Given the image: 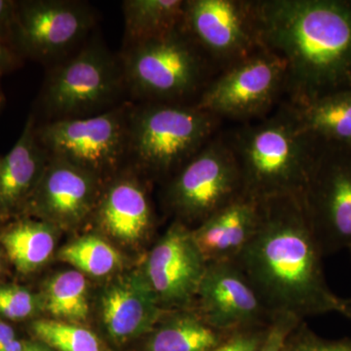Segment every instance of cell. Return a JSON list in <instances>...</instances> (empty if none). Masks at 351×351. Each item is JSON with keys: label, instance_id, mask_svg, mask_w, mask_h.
Returning a JSON list of instances; mask_svg holds the SVG:
<instances>
[{"label": "cell", "instance_id": "obj_29", "mask_svg": "<svg viewBox=\"0 0 351 351\" xmlns=\"http://www.w3.org/2000/svg\"><path fill=\"white\" fill-rule=\"evenodd\" d=\"M302 321L291 314H274L258 351H282L289 336Z\"/></svg>", "mask_w": 351, "mask_h": 351}, {"label": "cell", "instance_id": "obj_36", "mask_svg": "<svg viewBox=\"0 0 351 351\" xmlns=\"http://www.w3.org/2000/svg\"><path fill=\"white\" fill-rule=\"evenodd\" d=\"M24 351H51L50 348L43 343L36 341H27Z\"/></svg>", "mask_w": 351, "mask_h": 351}, {"label": "cell", "instance_id": "obj_9", "mask_svg": "<svg viewBox=\"0 0 351 351\" xmlns=\"http://www.w3.org/2000/svg\"><path fill=\"white\" fill-rule=\"evenodd\" d=\"M323 256L351 249V147L319 143L302 193Z\"/></svg>", "mask_w": 351, "mask_h": 351}, {"label": "cell", "instance_id": "obj_40", "mask_svg": "<svg viewBox=\"0 0 351 351\" xmlns=\"http://www.w3.org/2000/svg\"><path fill=\"white\" fill-rule=\"evenodd\" d=\"M350 256H351V249H350Z\"/></svg>", "mask_w": 351, "mask_h": 351}, {"label": "cell", "instance_id": "obj_8", "mask_svg": "<svg viewBox=\"0 0 351 351\" xmlns=\"http://www.w3.org/2000/svg\"><path fill=\"white\" fill-rule=\"evenodd\" d=\"M242 195L237 159L225 135L217 134L172 176L165 199L176 221L193 230Z\"/></svg>", "mask_w": 351, "mask_h": 351}, {"label": "cell", "instance_id": "obj_25", "mask_svg": "<svg viewBox=\"0 0 351 351\" xmlns=\"http://www.w3.org/2000/svg\"><path fill=\"white\" fill-rule=\"evenodd\" d=\"M58 257L84 276H112L121 267V254L112 244L97 234H84L69 242Z\"/></svg>", "mask_w": 351, "mask_h": 351}, {"label": "cell", "instance_id": "obj_37", "mask_svg": "<svg viewBox=\"0 0 351 351\" xmlns=\"http://www.w3.org/2000/svg\"><path fill=\"white\" fill-rule=\"evenodd\" d=\"M7 260L5 254L0 247V284H1L2 276H3L4 270H5V261Z\"/></svg>", "mask_w": 351, "mask_h": 351}, {"label": "cell", "instance_id": "obj_1", "mask_svg": "<svg viewBox=\"0 0 351 351\" xmlns=\"http://www.w3.org/2000/svg\"><path fill=\"white\" fill-rule=\"evenodd\" d=\"M323 257L302 195H293L260 201L257 230L234 262L270 313L304 321L338 311Z\"/></svg>", "mask_w": 351, "mask_h": 351}, {"label": "cell", "instance_id": "obj_39", "mask_svg": "<svg viewBox=\"0 0 351 351\" xmlns=\"http://www.w3.org/2000/svg\"><path fill=\"white\" fill-rule=\"evenodd\" d=\"M2 218H4V217L1 216V215H0V219H1Z\"/></svg>", "mask_w": 351, "mask_h": 351}, {"label": "cell", "instance_id": "obj_26", "mask_svg": "<svg viewBox=\"0 0 351 351\" xmlns=\"http://www.w3.org/2000/svg\"><path fill=\"white\" fill-rule=\"evenodd\" d=\"M34 336L57 351H107L95 332L75 323L46 318L32 321Z\"/></svg>", "mask_w": 351, "mask_h": 351}, {"label": "cell", "instance_id": "obj_35", "mask_svg": "<svg viewBox=\"0 0 351 351\" xmlns=\"http://www.w3.org/2000/svg\"><path fill=\"white\" fill-rule=\"evenodd\" d=\"M337 313H341L346 318L351 321V299L339 298V306Z\"/></svg>", "mask_w": 351, "mask_h": 351}, {"label": "cell", "instance_id": "obj_3", "mask_svg": "<svg viewBox=\"0 0 351 351\" xmlns=\"http://www.w3.org/2000/svg\"><path fill=\"white\" fill-rule=\"evenodd\" d=\"M239 165L244 195L263 201L302 195L319 142L283 103L271 117L223 134Z\"/></svg>", "mask_w": 351, "mask_h": 351}, {"label": "cell", "instance_id": "obj_16", "mask_svg": "<svg viewBox=\"0 0 351 351\" xmlns=\"http://www.w3.org/2000/svg\"><path fill=\"white\" fill-rule=\"evenodd\" d=\"M99 319L113 343L147 336L164 313L142 269L113 277L101 290Z\"/></svg>", "mask_w": 351, "mask_h": 351}, {"label": "cell", "instance_id": "obj_38", "mask_svg": "<svg viewBox=\"0 0 351 351\" xmlns=\"http://www.w3.org/2000/svg\"><path fill=\"white\" fill-rule=\"evenodd\" d=\"M3 95H2L1 91H0V110H1L2 105H3Z\"/></svg>", "mask_w": 351, "mask_h": 351}, {"label": "cell", "instance_id": "obj_31", "mask_svg": "<svg viewBox=\"0 0 351 351\" xmlns=\"http://www.w3.org/2000/svg\"><path fill=\"white\" fill-rule=\"evenodd\" d=\"M17 2L0 0V39L11 45V29ZM12 46V45H11Z\"/></svg>", "mask_w": 351, "mask_h": 351}, {"label": "cell", "instance_id": "obj_34", "mask_svg": "<svg viewBox=\"0 0 351 351\" xmlns=\"http://www.w3.org/2000/svg\"><path fill=\"white\" fill-rule=\"evenodd\" d=\"M27 341L18 338L0 345V351H24Z\"/></svg>", "mask_w": 351, "mask_h": 351}, {"label": "cell", "instance_id": "obj_10", "mask_svg": "<svg viewBox=\"0 0 351 351\" xmlns=\"http://www.w3.org/2000/svg\"><path fill=\"white\" fill-rule=\"evenodd\" d=\"M285 82L283 60L262 48L215 76L195 105L221 120L265 119L285 94Z\"/></svg>", "mask_w": 351, "mask_h": 351}, {"label": "cell", "instance_id": "obj_14", "mask_svg": "<svg viewBox=\"0 0 351 351\" xmlns=\"http://www.w3.org/2000/svg\"><path fill=\"white\" fill-rule=\"evenodd\" d=\"M207 262L191 228L174 221L147 253L143 274L164 311L191 308Z\"/></svg>", "mask_w": 351, "mask_h": 351}, {"label": "cell", "instance_id": "obj_6", "mask_svg": "<svg viewBox=\"0 0 351 351\" xmlns=\"http://www.w3.org/2000/svg\"><path fill=\"white\" fill-rule=\"evenodd\" d=\"M125 90L119 57L99 39H92L53 64L39 101L47 122L83 119L119 107Z\"/></svg>", "mask_w": 351, "mask_h": 351}, {"label": "cell", "instance_id": "obj_21", "mask_svg": "<svg viewBox=\"0 0 351 351\" xmlns=\"http://www.w3.org/2000/svg\"><path fill=\"white\" fill-rule=\"evenodd\" d=\"M58 230L56 226L40 219H21L0 232V247L19 274H31L52 257Z\"/></svg>", "mask_w": 351, "mask_h": 351}, {"label": "cell", "instance_id": "obj_32", "mask_svg": "<svg viewBox=\"0 0 351 351\" xmlns=\"http://www.w3.org/2000/svg\"><path fill=\"white\" fill-rule=\"evenodd\" d=\"M19 59L12 46L0 39V75L12 71L19 64Z\"/></svg>", "mask_w": 351, "mask_h": 351}, {"label": "cell", "instance_id": "obj_7", "mask_svg": "<svg viewBox=\"0 0 351 351\" xmlns=\"http://www.w3.org/2000/svg\"><path fill=\"white\" fill-rule=\"evenodd\" d=\"M131 104L94 117L57 120L36 127L40 145L50 157L63 159L105 182L128 154Z\"/></svg>", "mask_w": 351, "mask_h": 351}, {"label": "cell", "instance_id": "obj_17", "mask_svg": "<svg viewBox=\"0 0 351 351\" xmlns=\"http://www.w3.org/2000/svg\"><path fill=\"white\" fill-rule=\"evenodd\" d=\"M93 215L101 232L120 244L138 246L151 237V200L136 175H119L104 186Z\"/></svg>", "mask_w": 351, "mask_h": 351}, {"label": "cell", "instance_id": "obj_4", "mask_svg": "<svg viewBox=\"0 0 351 351\" xmlns=\"http://www.w3.org/2000/svg\"><path fill=\"white\" fill-rule=\"evenodd\" d=\"M119 59L127 90L145 103L189 104L213 80V66L182 25L124 45Z\"/></svg>", "mask_w": 351, "mask_h": 351}, {"label": "cell", "instance_id": "obj_18", "mask_svg": "<svg viewBox=\"0 0 351 351\" xmlns=\"http://www.w3.org/2000/svg\"><path fill=\"white\" fill-rule=\"evenodd\" d=\"M258 218L260 201L242 195L191 232L207 263L234 261L253 237Z\"/></svg>", "mask_w": 351, "mask_h": 351}, {"label": "cell", "instance_id": "obj_28", "mask_svg": "<svg viewBox=\"0 0 351 351\" xmlns=\"http://www.w3.org/2000/svg\"><path fill=\"white\" fill-rule=\"evenodd\" d=\"M282 351H351V339L329 341L320 338L302 321L289 336Z\"/></svg>", "mask_w": 351, "mask_h": 351}, {"label": "cell", "instance_id": "obj_22", "mask_svg": "<svg viewBox=\"0 0 351 351\" xmlns=\"http://www.w3.org/2000/svg\"><path fill=\"white\" fill-rule=\"evenodd\" d=\"M289 108L300 127L319 143L351 147V89Z\"/></svg>", "mask_w": 351, "mask_h": 351}, {"label": "cell", "instance_id": "obj_15", "mask_svg": "<svg viewBox=\"0 0 351 351\" xmlns=\"http://www.w3.org/2000/svg\"><path fill=\"white\" fill-rule=\"evenodd\" d=\"M104 184L91 173L49 156L22 213L46 221L58 230L77 228L93 215Z\"/></svg>", "mask_w": 351, "mask_h": 351}, {"label": "cell", "instance_id": "obj_27", "mask_svg": "<svg viewBox=\"0 0 351 351\" xmlns=\"http://www.w3.org/2000/svg\"><path fill=\"white\" fill-rule=\"evenodd\" d=\"M41 308L40 295L17 284H0V318L19 322L34 317Z\"/></svg>", "mask_w": 351, "mask_h": 351}, {"label": "cell", "instance_id": "obj_30", "mask_svg": "<svg viewBox=\"0 0 351 351\" xmlns=\"http://www.w3.org/2000/svg\"><path fill=\"white\" fill-rule=\"evenodd\" d=\"M267 327L232 332L211 351H258Z\"/></svg>", "mask_w": 351, "mask_h": 351}, {"label": "cell", "instance_id": "obj_33", "mask_svg": "<svg viewBox=\"0 0 351 351\" xmlns=\"http://www.w3.org/2000/svg\"><path fill=\"white\" fill-rule=\"evenodd\" d=\"M16 338H17V334L15 329L9 324L8 321L0 318V345Z\"/></svg>", "mask_w": 351, "mask_h": 351}, {"label": "cell", "instance_id": "obj_20", "mask_svg": "<svg viewBox=\"0 0 351 351\" xmlns=\"http://www.w3.org/2000/svg\"><path fill=\"white\" fill-rule=\"evenodd\" d=\"M147 335L145 351H211L230 336L208 325L193 308L164 311Z\"/></svg>", "mask_w": 351, "mask_h": 351}, {"label": "cell", "instance_id": "obj_11", "mask_svg": "<svg viewBox=\"0 0 351 351\" xmlns=\"http://www.w3.org/2000/svg\"><path fill=\"white\" fill-rule=\"evenodd\" d=\"M95 22L93 9L83 1L17 2L11 45L18 55L56 64L82 47Z\"/></svg>", "mask_w": 351, "mask_h": 351}, {"label": "cell", "instance_id": "obj_24", "mask_svg": "<svg viewBox=\"0 0 351 351\" xmlns=\"http://www.w3.org/2000/svg\"><path fill=\"white\" fill-rule=\"evenodd\" d=\"M41 308L53 319L85 322L89 317V285L86 276L77 270L58 272L49 277L40 295Z\"/></svg>", "mask_w": 351, "mask_h": 351}, {"label": "cell", "instance_id": "obj_5", "mask_svg": "<svg viewBox=\"0 0 351 351\" xmlns=\"http://www.w3.org/2000/svg\"><path fill=\"white\" fill-rule=\"evenodd\" d=\"M219 122L195 104L133 106L127 156L147 174L173 176L217 135Z\"/></svg>", "mask_w": 351, "mask_h": 351}, {"label": "cell", "instance_id": "obj_2", "mask_svg": "<svg viewBox=\"0 0 351 351\" xmlns=\"http://www.w3.org/2000/svg\"><path fill=\"white\" fill-rule=\"evenodd\" d=\"M263 48L283 60L293 105L351 89V0H255Z\"/></svg>", "mask_w": 351, "mask_h": 351}, {"label": "cell", "instance_id": "obj_23", "mask_svg": "<svg viewBox=\"0 0 351 351\" xmlns=\"http://www.w3.org/2000/svg\"><path fill=\"white\" fill-rule=\"evenodd\" d=\"M186 0H126L124 45L156 38L182 24Z\"/></svg>", "mask_w": 351, "mask_h": 351}, {"label": "cell", "instance_id": "obj_19", "mask_svg": "<svg viewBox=\"0 0 351 351\" xmlns=\"http://www.w3.org/2000/svg\"><path fill=\"white\" fill-rule=\"evenodd\" d=\"M36 119L29 115L24 130L5 156L0 157V215L22 212L43 174L49 156L36 135Z\"/></svg>", "mask_w": 351, "mask_h": 351}, {"label": "cell", "instance_id": "obj_12", "mask_svg": "<svg viewBox=\"0 0 351 351\" xmlns=\"http://www.w3.org/2000/svg\"><path fill=\"white\" fill-rule=\"evenodd\" d=\"M182 27L219 73L263 48L255 0H186Z\"/></svg>", "mask_w": 351, "mask_h": 351}, {"label": "cell", "instance_id": "obj_13", "mask_svg": "<svg viewBox=\"0 0 351 351\" xmlns=\"http://www.w3.org/2000/svg\"><path fill=\"white\" fill-rule=\"evenodd\" d=\"M191 308L226 335L267 327L274 317L234 261L208 263Z\"/></svg>", "mask_w": 351, "mask_h": 351}]
</instances>
